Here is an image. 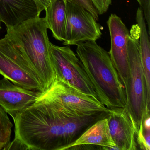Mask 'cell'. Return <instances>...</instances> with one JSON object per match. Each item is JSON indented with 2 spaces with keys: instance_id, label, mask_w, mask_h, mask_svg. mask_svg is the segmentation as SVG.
Masks as SVG:
<instances>
[{
  "instance_id": "obj_14",
  "label": "cell",
  "mask_w": 150,
  "mask_h": 150,
  "mask_svg": "<svg viewBox=\"0 0 150 150\" xmlns=\"http://www.w3.org/2000/svg\"><path fill=\"white\" fill-rule=\"evenodd\" d=\"M67 2V0H52L45 9L47 29L52 31L56 40L61 42L66 38Z\"/></svg>"
},
{
  "instance_id": "obj_8",
  "label": "cell",
  "mask_w": 150,
  "mask_h": 150,
  "mask_svg": "<svg viewBox=\"0 0 150 150\" xmlns=\"http://www.w3.org/2000/svg\"><path fill=\"white\" fill-rule=\"evenodd\" d=\"M85 8L70 1L66 6V32L65 45H77L95 41L102 35L100 25Z\"/></svg>"
},
{
  "instance_id": "obj_9",
  "label": "cell",
  "mask_w": 150,
  "mask_h": 150,
  "mask_svg": "<svg viewBox=\"0 0 150 150\" xmlns=\"http://www.w3.org/2000/svg\"><path fill=\"white\" fill-rule=\"evenodd\" d=\"M110 37V59L125 88L128 76V40L130 32L121 18L111 14L107 21Z\"/></svg>"
},
{
  "instance_id": "obj_5",
  "label": "cell",
  "mask_w": 150,
  "mask_h": 150,
  "mask_svg": "<svg viewBox=\"0 0 150 150\" xmlns=\"http://www.w3.org/2000/svg\"><path fill=\"white\" fill-rule=\"evenodd\" d=\"M40 99L50 103L59 114L67 118L82 117L100 112L109 113L111 110L98 99L56 79Z\"/></svg>"
},
{
  "instance_id": "obj_4",
  "label": "cell",
  "mask_w": 150,
  "mask_h": 150,
  "mask_svg": "<svg viewBox=\"0 0 150 150\" xmlns=\"http://www.w3.org/2000/svg\"><path fill=\"white\" fill-rule=\"evenodd\" d=\"M128 76L125 88L127 109L134 124L136 136L146 112L150 110V98L139 52V38L131 32L128 37Z\"/></svg>"
},
{
  "instance_id": "obj_19",
  "label": "cell",
  "mask_w": 150,
  "mask_h": 150,
  "mask_svg": "<svg viewBox=\"0 0 150 150\" xmlns=\"http://www.w3.org/2000/svg\"><path fill=\"white\" fill-rule=\"evenodd\" d=\"M99 15L106 13L111 4L112 0H91Z\"/></svg>"
},
{
  "instance_id": "obj_22",
  "label": "cell",
  "mask_w": 150,
  "mask_h": 150,
  "mask_svg": "<svg viewBox=\"0 0 150 150\" xmlns=\"http://www.w3.org/2000/svg\"><path fill=\"white\" fill-rule=\"evenodd\" d=\"M137 1L139 3V0H137Z\"/></svg>"
},
{
  "instance_id": "obj_2",
  "label": "cell",
  "mask_w": 150,
  "mask_h": 150,
  "mask_svg": "<svg viewBox=\"0 0 150 150\" xmlns=\"http://www.w3.org/2000/svg\"><path fill=\"white\" fill-rule=\"evenodd\" d=\"M76 45L77 57L93 86L98 100L109 109L125 108V88L108 52L95 41Z\"/></svg>"
},
{
  "instance_id": "obj_17",
  "label": "cell",
  "mask_w": 150,
  "mask_h": 150,
  "mask_svg": "<svg viewBox=\"0 0 150 150\" xmlns=\"http://www.w3.org/2000/svg\"><path fill=\"white\" fill-rule=\"evenodd\" d=\"M67 1H70L82 7L88 11L96 21L99 20V14L91 0H67Z\"/></svg>"
},
{
  "instance_id": "obj_7",
  "label": "cell",
  "mask_w": 150,
  "mask_h": 150,
  "mask_svg": "<svg viewBox=\"0 0 150 150\" xmlns=\"http://www.w3.org/2000/svg\"><path fill=\"white\" fill-rule=\"evenodd\" d=\"M50 56L56 74L55 79L98 99L81 62L69 45L57 46L50 42Z\"/></svg>"
},
{
  "instance_id": "obj_23",
  "label": "cell",
  "mask_w": 150,
  "mask_h": 150,
  "mask_svg": "<svg viewBox=\"0 0 150 150\" xmlns=\"http://www.w3.org/2000/svg\"><path fill=\"white\" fill-rule=\"evenodd\" d=\"M1 29V22H0V30Z\"/></svg>"
},
{
  "instance_id": "obj_20",
  "label": "cell",
  "mask_w": 150,
  "mask_h": 150,
  "mask_svg": "<svg viewBox=\"0 0 150 150\" xmlns=\"http://www.w3.org/2000/svg\"><path fill=\"white\" fill-rule=\"evenodd\" d=\"M8 150H29L28 146L18 138L15 137L14 139L3 149Z\"/></svg>"
},
{
  "instance_id": "obj_12",
  "label": "cell",
  "mask_w": 150,
  "mask_h": 150,
  "mask_svg": "<svg viewBox=\"0 0 150 150\" xmlns=\"http://www.w3.org/2000/svg\"><path fill=\"white\" fill-rule=\"evenodd\" d=\"M42 12L36 0H0V22L7 28L38 17Z\"/></svg>"
},
{
  "instance_id": "obj_11",
  "label": "cell",
  "mask_w": 150,
  "mask_h": 150,
  "mask_svg": "<svg viewBox=\"0 0 150 150\" xmlns=\"http://www.w3.org/2000/svg\"><path fill=\"white\" fill-rule=\"evenodd\" d=\"M106 117L111 137L118 150L138 149L134 124L126 108L111 109Z\"/></svg>"
},
{
  "instance_id": "obj_21",
  "label": "cell",
  "mask_w": 150,
  "mask_h": 150,
  "mask_svg": "<svg viewBox=\"0 0 150 150\" xmlns=\"http://www.w3.org/2000/svg\"><path fill=\"white\" fill-rule=\"evenodd\" d=\"M38 3L42 12L47 8L51 2L52 0H36Z\"/></svg>"
},
{
  "instance_id": "obj_1",
  "label": "cell",
  "mask_w": 150,
  "mask_h": 150,
  "mask_svg": "<svg viewBox=\"0 0 150 150\" xmlns=\"http://www.w3.org/2000/svg\"><path fill=\"white\" fill-rule=\"evenodd\" d=\"M108 113L67 118L40 99L13 118L15 137L22 141L29 150H64L89 126L106 117Z\"/></svg>"
},
{
  "instance_id": "obj_15",
  "label": "cell",
  "mask_w": 150,
  "mask_h": 150,
  "mask_svg": "<svg viewBox=\"0 0 150 150\" xmlns=\"http://www.w3.org/2000/svg\"><path fill=\"white\" fill-rule=\"evenodd\" d=\"M13 126L8 113L0 105V150H3L10 143Z\"/></svg>"
},
{
  "instance_id": "obj_16",
  "label": "cell",
  "mask_w": 150,
  "mask_h": 150,
  "mask_svg": "<svg viewBox=\"0 0 150 150\" xmlns=\"http://www.w3.org/2000/svg\"><path fill=\"white\" fill-rule=\"evenodd\" d=\"M139 126L138 132L136 136V140L139 149L143 150H150V129H145L142 125Z\"/></svg>"
},
{
  "instance_id": "obj_6",
  "label": "cell",
  "mask_w": 150,
  "mask_h": 150,
  "mask_svg": "<svg viewBox=\"0 0 150 150\" xmlns=\"http://www.w3.org/2000/svg\"><path fill=\"white\" fill-rule=\"evenodd\" d=\"M0 74L16 85L44 92L23 48L8 34L0 39Z\"/></svg>"
},
{
  "instance_id": "obj_13",
  "label": "cell",
  "mask_w": 150,
  "mask_h": 150,
  "mask_svg": "<svg viewBox=\"0 0 150 150\" xmlns=\"http://www.w3.org/2000/svg\"><path fill=\"white\" fill-rule=\"evenodd\" d=\"M82 145L100 146L101 149L118 150L112 139L107 117L96 121L87 129L81 136L64 150Z\"/></svg>"
},
{
  "instance_id": "obj_10",
  "label": "cell",
  "mask_w": 150,
  "mask_h": 150,
  "mask_svg": "<svg viewBox=\"0 0 150 150\" xmlns=\"http://www.w3.org/2000/svg\"><path fill=\"white\" fill-rule=\"evenodd\" d=\"M43 93L16 85L5 77L0 80V105L13 118L40 100Z\"/></svg>"
},
{
  "instance_id": "obj_3",
  "label": "cell",
  "mask_w": 150,
  "mask_h": 150,
  "mask_svg": "<svg viewBox=\"0 0 150 150\" xmlns=\"http://www.w3.org/2000/svg\"><path fill=\"white\" fill-rule=\"evenodd\" d=\"M47 29L45 18L40 16L7 28V34L23 48L40 78L44 92L50 87L56 78Z\"/></svg>"
},
{
  "instance_id": "obj_18",
  "label": "cell",
  "mask_w": 150,
  "mask_h": 150,
  "mask_svg": "<svg viewBox=\"0 0 150 150\" xmlns=\"http://www.w3.org/2000/svg\"><path fill=\"white\" fill-rule=\"evenodd\" d=\"M139 5L147 25L148 35H150V0H139Z\"/></svg>"
}]
</instances>
